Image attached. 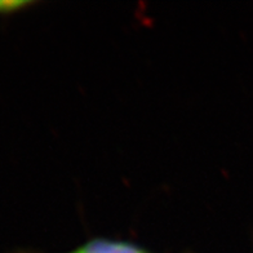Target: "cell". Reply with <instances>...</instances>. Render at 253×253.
Segmentation results:
<instances>
[{
	"instance_id": "1",
	"label": "cell",
	"mask_w": 253,
	"mask_h": 253,
	"mask_svg": "<svg viewBox=\"0 0 253 253\" xmlns=\"http://www.w3.org/2000/svg\"><path fill=\"white\" fill-rule=\"evenodd\" d=\"M74 253H145L132 244L97 239L87 243Z\"/></svg>"
},
{
	"instance_id": "2",
	"label": "cell",
	"mask_w": 253,
	"mask_h": 253,
	"mask_svg": "<svg viewBox=\"0 0 253 253\" xmlns=\"http://www.w3.org/2000/svg\"><path fill=\"white\" fill-rule=\"evenodd\" d=\"M30 4V1H24V0H0V13L16 12V10L27 7Z\"/></svg>"
}]
</instances>
